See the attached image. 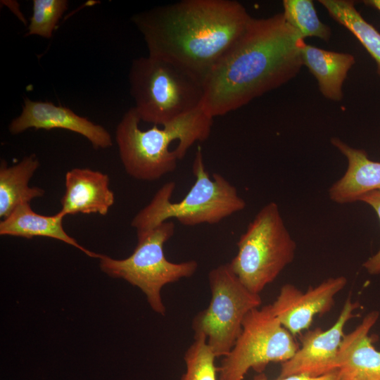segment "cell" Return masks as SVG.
I'll return each instance as SVG.
<instances>
[{
  "label": "cell",
  "instance_id": "cell-24",
  "mask_svg": "<svg viewBox=\"0 0 380 380\" xmlns=\"http://www.w3.org/2000/svg\"><path fill=\"white\" fill-rule=\"evenodd\" d=\"M253 380H269L267 379L265 374H260V375L255 376ZM274 380H343L341 377L338 370L329 373L327 374L312 377L305 375H292L283 378H277Z\"/></svg>",
  "mask_w": 380,
  "mask_h": 380
},
{
  "label": "cell",
  "instance_id": "cell-10",
  "mask_svg": "<svg viewBox=\"0 0 380 380\" xmlns=\"http://www.w3.org/2000/svg\"><path fill=\"white\" fill-rule=\"evenodd\" d=\"M359 307L348 296L338 317L328 329L317 327L307 330L300 338L301 346L287 361L281 363L279 378L292 375L312 377L323 376L338 369V353L345 335L344 328L355 317Z\"/></svg>",
  "mask_w": 380,
  "mask_h": 380
},
{
  "label": "cell",
  "instance_id": "cell-8",
  "mask_svg": "<svg viewBox=\"0 0 380 380\" xmlns=\"http://www.w3.org/2000/svg\"><path fill=\"white\" fill-rule=\"evenodd\" d=\"M208 281L210 301L194 317L192 329L194 336L206 338L217 357H224L239 337L246 316L260 307L262 299L240 281L229 263L212 269Z\"/></svg>",
  "mask_w": 380,
  "mask_h": 380
},
{
  "label": "cell",
  "instance_id": "cell-25",
  "mask_svg": "<svg viewBox=\"0 0 380 380\" xmlns=\"http://www.w3.org/2000/svg\"><path fill=\"white\" fill-rule=\"evenodd\" d=\"M365 4L372 6L380 11V0H366Z\"/></svg>",
  "mask_w": 380,
  "mask_h": 380
},
{
  "label": "cell",
  "instance_id": "cell-6",
  "mask_svg": "<svg viewBox=\"0 0 380 380\" xmlns=\"http://www.w3.org/2000/svg\"><path fill=\"white\" fill-rule=\"evenodd\" d=\"M237 247L229 265L250 291L260 294L293 260L296 243L278 205L270 202L249 223Z\"/></svg>",
  "mask_w": 380,
  "mask_h": 380
},
{
  "label": "cell",
  "instance_id": "cell-3",
  "mask_svg": "<svg viewBox=\"0 0 380 380\" xmlns=\"http://www.w3.org/2000/svg\"><path fill=\"white\" fill-rule=\"evenodd\" d=\"M213 118L199 107L158 127L141 130L134 108L129 109L118 123L115 140L121 162L132 177L157 180L173 172L196 142L210 134Z\"/></svg>",
  "mask_w": 380,
  "mask_h": 380
},
{
  "label": "cell",
  "instance_id": "cell-15",
  "mask_svg": "<svg viewBox=\"0 0 380 380\" xmlns=\"http://www.w3.org/2000/svg\"><path fill=\"white\" fill-rule=\"evenodd\" d=\"M331 143L348 162L343 177L329 189L332 201L350 203L368 192L380 190V162L370 160L365 151L353 148L338 138H331Z\"/></svg>",
  "mask_w": 380,
  "mask_h": 380
},
{
  "label": "cell",
  "instance_id": "cell-19",
  "mask_svg": "<svg viewBox=\"0 0 380 380\" xmlns=\"http://www.w3.org/2000/svg\"><path fill=\"white\" fill-rule=\"evenodd\" d=\"M329 15L348 29L362 44L377 65L380 75V33L367 23L351 0H319Z\"/></svg>",
  "mask_w": 380,
  "mask_h": 380
},
{
  "label": "cell",
  "instance_id": "cell-21",
  "mask_svg": "<svg viewBox=\"0 0 380 380\" xmlns=\"http://www.w3.org/2000/svg\"><path fill=\"white\" fill-rule=\"evenodd\" d=\"M216 357L203 336H194L184 353L186 371L180 380H217Z\"/></svg>",
  "mask_w": 380,
  "mask_h": 380
},
{
  "label": "cell",
  "instance_id": "cell-22",
  "mask_svg": "<svg viewBox=\"0 0 380 380\" xmlns=\"http://www.w3.org/2000/svg\"><path fill=\"white\" fill-rule=\"evenodd\" d=\"M68 5L66 0H33L32 14L26 35L51 38Z\"/></svg>",
  "mask_w": 380,
  "mask_h": 380
},
{
  "label": "cell",
  "instance_id": "cell-20",
  "mask_svg": "<svg viewBox=\"0 0 380 380\" xmlns=\"http://www.w3.org/2000/svg\"><path fill=\"white\" fill-rule=\"evenodd\" d=\"M283 15L286 23L304 39L317 37L328 42L331 36L329 26L319 18L311 0H284Z\"/></svg>",
  "mask_w": 380,
  "mask_h": 380
},
{
  "label": "cell",
  "instance_id": "cell-9",
  "mask_svg": "<svg viewBox=\"0 0 380 380\" xmlns=\"http://www.w3.org/2000/svg\"><path fill=\"white\" fill-rule=\"evenodd\" d=\"M299 345L274 315L271 304L246 316L241 331L218 367L219 380H243L249 369L262 373L270 362L283 363Z\"/></svg>",
  "mask_w": 380,
  "mask_h": 380
},
{
  "label": "cell",
  "instance_id": "cell-12",
  "mask_svg": "<svg viewBox=\"0 0 380 380\" xmlns=\"http://www.w3.org/2000/svg\"><path fill=\"white\" fill-rule=\"evenodd\" d=\"M30 128L67 129L85 137L96 149L107 148L113 145L110 134L103 126L68 108L25 98L23 110L10 122L8 130L12 134H18Z\"/></svg>",
  "mask_w": 380,
  "mask_h": 380
},
{
  "label": "cell",
  "instance_id": "cell-4",
  "mask_svg": "<svg viewBox=\"0 0 380 380\" xmlns=\"http://www.w3.org/2000/svg\"><path fill=\"white\" fill-rule=\"evenodd\" d=\"M192 171L195 182L184 198L177 203L171 201L175 183L168 182L137 213L131 222L137 235L150 231L171 218L184 226L214 224L245 208L246 202L234 186L220 174L213 173V177L210 176L200 146L195 154Z\"/></svg>",
  "mask_w": 380,
  "mask_h": 380
},
{
  "label": "cell",
  "instance_id": "cell-13",
  "mask_svg": "<svg viewBox=\"0 0 380 380\" xmlns=\"http://www.w3.org/2000/svg\"><path fill=\"white\" fill-rule=\"evenodd\" d=\"M65 186L59 211L65 217L79 213L106 215L115 202L109 177L100 171L73 168L65 174Z\"/></svg>",
  "mask_w": 380,
  "mask_h": 380
},
{
  "label": "cell",
  "instance_id": "cell-18",
  "mask_svg": "<svg viewBox=\"0 0 380 380\" xmlns=\"http://www.w3.org/2000/svg\"><path fill=\"white\" fill-rule=\"evenodd\" d=\"M35 154L25 156L15 165L8 166L4 160L0 165V217H6L16 207L30 203L42 197L45 191L40 187L29 186L28 184L39 167Z\"/></svg>",
  "mask_w": 380,
  "mask_h": 380
},
{
  "label": "cell",
  "instance_id": "cell-2",
  "mask_svg": "<svg viewBox=\"0 0 380 380\" xmlns=\"http://www.w3.org/2000/svg\"><path fill=\"white\" fill-rule=\"evenodd\" d=\"M305 42L282 13L253 18L246 32L205 82L201 105L211 118L235 110L293 79Z\"/></svg>",
  "mask_w": 380,
  "mask_h": 380
},
{
  "label": "cell",
  "instance_id": "cell-23",
  "mask_svg": "<svg viewBox=\"0 0 380 380\" xmlns=\"http://www.w3.org/2000/svg\"><path fill=\"white\" fill-rule=\"evenodd\" d=\"M358 201L364 202L374 208L380 221V190L364 194ZM363 267L370 274H380V248L379 251L363 263Z\"/></svg>",
  "mask_w": 380,
  "mask_h": 380
},
{
  "label": "cell",
  "instance_id": "cell-17",
  "mask_svg": "<svg viewBox=\"0 0 380 380\" xmlns=\"http://www.w3.org/2000/svg\"><path fill=\"white\" fill-rule=\"evenodd\" d=\"M301 58L303 65L316 78L322 95L331 101H341L343 84L355 63V57L350 53L327 51L305 43Z\"/></svg>",
  "mask_w": 380,
  "mask_h": 380
},
{
  "label": "cell",
  "instance_id": "cell-1",
  "mask_svg": "<svg viewBox=\"0 0 380 380\" xmlns=\"http://www.w3.org/2000/svg\"><path fill=\"white\" fill-rule=\"evenodd\" d=\"M252 19L236 1L182 0L135 14L132 20L148 56L176 65L205 85Z\"/></svg>",
  "mask_w": 380,
  "mask_h": 380
},
{
  "label": "cell",
  "instance_id": "cell-16",
  "mask_svg": "<svg viewBox=\"0 0 380 380\" xmlns=\"http://www.w3.org/2000/svg\"><path fill=\"white\" fill-rule=\"evenodd\" d=\"M64 217L60 212L54 215H40L32 209L30 203L22 204L1 221L0 234L27 239L34 236L52 238L78 248L91 258H99L101 254L84 248L65 231Z\"/></svg>",
  "mask_w": 380,
  "mask_h": 380
},
{
  "label": "cell",
  "instance_id": "cell-14",
  "mask_svg": "<svg viewBox=\"0 0 380 380\" xmlns=\"http://www.w3.org/2000/svg\"><path fill=\"white\" fill-rule=\"evenodd\" d=\"M379 315L376 311L369 312L353 331L344 335L337 358V370L343 380H380V351L369 336Z\"/></svg>",
  "mask_w": 380,
  "mask_h": 380
},
{
  "label": "cell",
  "instance_id": "cell-7",
  "mask_svg": "<svg viewBox=\"0 0 380 380\" xmlns=\"http://www.w3.org/2000/svg\"><path fill=\"white\" fill-rule=\"evenodd\" d=\"M175 229V224L168 220L137 235V246L127 258L117 260L102 254L99 258L100 268L104 273L139 288L151 308L161 315L166 312L161 297L163 287L191 277L198 269L195 260L172 262L165 258L163 246L174 235Z\"/></svg>",
  "mask_w": 380,
  "mask_h": 380
},
{
  "label": "cell",
  "instance_id": "cell-5",
  "mask_svg": "<svg viewBox=\"0 0 380 380\" xmlns=\"http://www.w3.org/2000/svg\"><path fill=\"white\" fill-rule=\"evenodd\" d=\"M129 83L141 121L158 126L201 107L205 94L204 84L193 75L150 56L132 61Z\"/></svg>",
  "mask_w": 380,
  "mask_h": 380
},
{
  "label": "cell",
  "instance_id": "cell-11",
  "mask_svg": "<svg viewBox=\"0 0 380 380\" xmlns=\"http://www.w3.org/2000/svg\"><path fill=\"white\" fill-rule=\"evenodd\" d=\"M344 276L328 278L302 291L291 284L282 286L272 310L281 325L293 336L308 330L317 315H324L334 305L335 296L345 288Z\"/></svg>",
  "mask_w": 380,
  "mask_h": 380
}]
</instances>
